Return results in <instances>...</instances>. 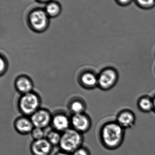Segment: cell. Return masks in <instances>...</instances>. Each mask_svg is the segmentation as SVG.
I'll return each mask as SVG.
<instances>
[{
    "mask_svg": "<svg viewBox=\"0 0 155 155\" xmlns=\"http://www.w3.org/2000/svg\"><path fill=\"white\" fill-rule=\"evenodd\" d=\"M137 5L145 9L153 8L155 5V0H135Z\"/></svg>",
    "mask_w": 155,
    "mask_h": 155,
    "instance_id": "obj_19",
    "label": "cell"
},
{
    "mask_svg": "<svg viewBox=\"0 0 155 155\" xmlns=\"http://www.w3.org/2000/svg\"><path fill=\"white\" fill-rule=\"evenodd\" d=\"M14 126L16 132L22 135L31 134L34 127L31 118L25 116L20 117L15 119Z\"/></svg>",
    "mask_w": 155,
    "mask_h": 155,
    "instance_id": "obj_11",
    "label": "cell"
},
{
    "mask_svg": "<svg viewBox=\"0 0 155 155\" xmlns=\"http://www.w3.org/2000/svg\"><path fill=\"white\" fill-rule=\"evenodd\" d=\"M8 68V63L5 57L1 56V75H3L6 72Z\"/></svg>",
    "mask_w": 155,
    "mask_h": 155,
    "instance_id": "obj_21",
    "label": "cell"
},
{
    "mask_svg": "<svg viewBox=\"0 0 155 155\" xmlns=\"http://www.w3.org/2000/svg\"><path fill=\"white\" fill-rule=\"evenodd\" d=\"M39 1H41V2H47V1H50V0H39Z\"/></svg>",
    "mask_w": 155,
    "mask_h": 155,
    "instance_id": "obj_25",
    "label": "cell"
},
{
    "mask_svg": "<svg viewBox=\"0 0 155 155\" xmlns=\"http://www.w3.org/2000/svg\"><path fill=\"white\" fill-rule=\"evenodd\" d=\"M72 154V155H91L90 150L88 148L83 146Z\"/></svg>",
    "mask_w": 155,
    "mask_h": 155,
    "instance_id": "obj_20",
    "label": "cell"
},
{
    "mask_svg": "<svg viewBox=\"0 0 155 155\" xmlns=\"http://www.w3.org/2000/svg\"><path fill=\"white\" fill-rule=\"evenodd\" d=\"M116 1L120 5L125 6L130 4L133 0H116Z\"/></svg>",
    "mask_w": 155,
    "mask_h": 155,
    "instance_id": "obj_22",
    "label": "cell"
},
{
    "mask_svg": "<svg viewBox=\"0 0 155 155\" xmlns=\"http://www.w3.org/2000/svg\"><path fill=\"white\" fill-rule=\"evenodd\" d=\"M153 98V112L155 113V95L154 96Z\"/></svg>",
    "mask_w": 155,
    "mask_h": 155,
    "instance_id": "obj_24",
    "label": "cell"
},
{
    "mask_svg": "<svg viewBox=\"0 0 155 155\" xmlns=\"http://www.w3.org/2000/svg\"><path fill=\"white\" fill-rule=\"evenodd\" d=\"M118 79L117 70L113 67H106L98 74V87L104 91L110 90L116 84Z\"/></svg>",
    "mask_w": 155,
    "mask_h": 155,
    "instance_id": "obj_4",
    "label": "cell"
},
{
    "mask_svg": "<svg viewBox=\"0 0 155 155\" xmlns=\"http://www.w3.org/2000/svg\"><path fill=\"white\" fill-rule=\"evenodd\" d=\"M69 108L73 114L84 113L86 109L85 104L83 100L75 99L69 104Z\"/></svg>",
    "mask_w": 155,
    "mask_h": 155,
    "instance_id": "obj_16",
    "label": "cell"
},
{
    "mask_svg": "<svg viewBox=\"0 0 155 155\" xmlns=\"http://www.w3.org/2000/svg\"><path fill=\"white\" fill-rule=\"evenodd\" d=\"M51 124L53 129L59 133H62L70 128L71 119L66 115L57 114L52 116Z\"/></svg>",
    "mask_w": 155,
    "mask_h": 155,
    "instance_id": "obj_10",
    "label": "cell"
},
{
    "mask_svg": "<svg viewBox=\"0 0 155 155\" xmlns=\"http://www.w3.org/2000/svg\"><path fill=\"white\" fill-rule=\"evenodd\" d=\"M33 140H40L45 138V134L44 129L34 127L31 133Z\"/></svg>",
    "mask_w": 155,
    "mask_h": 155,
    "instance_id": "obj_18",
    "label": "cell"
},
{
    "mask_svg": "<svg viewBox=\"0 0 155 155\" xmlns=\"http://www.w3.org/2000/svg\"><path fill=\"white\" fill-rule=\"evenodd\" d=\"M52 117L49 111L40 108L31 116L30 118L34 127L44 129L51 124Z\"/></svg>",
    "mask_w": 155,
    "mask_h": 155,
    "instance_id": "obj_7",
    "label": "cell"
},
{
    "mask_svg": "<svg viewBox=\"0 0 155 155\" xmlns=\"http://www.w3.org/2000/svg\"><path fill=\"white\" fill-rule=\"evenodd\" d=\"M125 137V130L115 120L105 123L99 132V138L102 145L111 151L121 147L124 141Z\"/></svg>",
    "mask_w": 155,
    "mask_h": 155,
    "instance_id": "obj_1",
    "label": "cell"
},
{
    "mask_svg": "<svg viewBox=\"0 0 155 155\" xmlns=\"http://www.w3.org/2000/svg\"><path fill=\"white\" fill-rule=\"evenodd\" d=\"M115 121L126 130L131 129L134 126L136 122V117L132 110L123 109L117 114Z\"/></svg>",
    "mask_w": 155,
    "mask_h": 155,
    "instance_id": "obj_8",
    "label": "cell"
},
{
    "mask_svg": "<svg viewBox=\"0 0 155 155\" xmlns=\"http://www.w3.org/2000/svg\"><path fill=\"white\" fill-rule=\"evenodd\" d=\"M15 86L19 93L24 94L32 92L34 85L30 78L25 75H21L15 79Z\"/></svg>",
    "mask_w": 155,
    "mask_h": 155,
    "instance_id": "obj_12",
    "label": "cell"
},
{
    "mask_svg": "<svg viewBox=\"0 0 155 155\" xmlns=\"http://www.w3.org/2000/svg\"><path fill=\"white\" fill-rule=\"evenodd\" d=\"M137 106L141 112L149 113L153 111V97L148 95H143L137 100Z\"/></svg>",
    "mask_w": 155,
    "mask_h": 155,
    "instance_id": "obj_14",
    "label": "cell"
},
{
    "mask_svg": "<svg viewBox=\"0 0 155 155\" xmlns=\"http://www.w3.org/2000/svg\"><path fill=\"white\" fill-rule=\"evenodd\" d=\"M83 134L70 128L62 133L59 146L61 150L72 153L83 146Z\"/></svg>",
    "mask_w": 155,
    "mask_h": 155,
    "instance_id": "obj_2",
    "label": "cell"
},
{
    "mask_svg": "<svg viewBox=\"0 0 155 155\" xmlns=\"http://www.w3.org/2000/svg\"><path fill=\"white\" fill-rule=\"evenodd\" d=\"M61 137L62 134L53 129L47 132L45 134V138L54 147L59 145Z\"/></svg>",
    "mask_w": 155,
    "mask_h": 155,
    "instance_id": "obj_15",
    "label": "cell"
},
{
    "mask_svg": "<svg viewBox=\"0 0 155 155\" xmlns=\"http://www.w3.org/2000/svg\"><path fill=\"white\" fill-rule=\"evenodd\" d=\"M40 97L33 91L22 95L18 102L19 110L25 116H32L40 109Z\"/></svg>",
    "mask_w": 155,
    "mask_h": 155,
    "instance_id": "obj_3",
    "label": "cell"
},
{
    "mask_svg": "<svg viewBox=\"0 0 155 155\" xmlns=\"http://www.w3.org/2000/svg\"><path fill=\"white\" fill-rule=\"evenodd\" d=\"M48 16L46 12L42 10H37L33 11L29 16L30 25L36 31H43L48 25Z\"/></svg>",
    "mask_w": 155,
    "mask_h": 155,
    "instance_id": "obj_5",
    "label": "cell"
},
{
    "mask_svg": "<svg viewBox=\"0 0 155 155\" xmlns=\"http://www.w3.org/2000/svg\"><path fill=\"white\" fill-rule=\"evenodd\" d=\"M80 82L86 88H94L98 86V75L92 72H85L80 76Z\"/></svg>",
    "mask_w": 155,
    "mask_h": 155,
    "instance_id": "obj_13",
    "label": "cell"
},
{
    "mask_svg": "<svg viewBox=\"0 0 155 155\" xmlns=\"http://www.w3.org/2000/svg\"><path fill=\"white\" fill-rule=\"evenodd\" d=\"M70 119L72 128L83 134L88 132L92 126L91 118L84 113L73 114Z\"/></svg>",
    "mask_w": 155,
    "mask_h": 155,
    "instance_id": "obj_6",
    "label": "cell"
},
{
    "mask_svg": "<svg viewBox=\"0 0 155 155\" xmlns=\"http://www.w3.org/2000/svg\"><path fill=\"white\" fill-rule=\"evenodd\" d=\"M54 155H72V154L61 150L56 152Z\"/></svg>",
    "mask_w": 155,
    "mask_h": 155,
    "instance_id": "obj_23",
    "label": "cell"
},
{
    "mask_svg": "<svg viewBox=\"0 0 155 155\" xmlns=\"http://www.w3.org/2000/svg\"><path fill=\"white\" fill-rule=\"evenodd\" d=\"M60 7L59 5L56 3H50L47 5L45 12L47 15L51 16H55L59 13Z\"/></svg>",
    "mask_w": 155,
    "mask_h": 155,
    "instance_id": "obj_17",
    "label": "cell"
},
{
    "mask_svg": "<svg viewBox=\"0 0 155 155\" xmlns=\"http://www.w3.org/2000/svg\"><path fill=\"white\" fill-rule=\"evenodd\" d=\"M31 153L32 155H50L53 146L45 138L33 140L30 145Z\"/></svg>",
    "mask_w": 155,
    "mask_h": 155,
    "instance_id": "obj_9",
    "label": "cell"
}]
</instances>
